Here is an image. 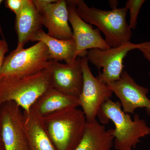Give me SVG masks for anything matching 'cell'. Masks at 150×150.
<instances>
[{
  "mask_svg": "<svg viewBox=\"0 0 150 150\" xmlns=\"http://www.w3.org/2000/svg\"><path fill=\"white\" fill-rule=\"evenodd\" d=\"M97 117L103 125L110 121L114 123L113 146L116 150H132L142 138L150 135V127L145 120L138 114L132 119L123 111L119 101L108 100L101 106Z\"/></svg>",
  "mask_w": 150,
  "mask_h": 150,
  "instance_id": "obj_1",
  "label": "cell"
},
{
  "mask_svg": "<svg viewBox=\"0 0 150 150\" xmlns=\"http://www.w3.org/2000/svg\"><path fill=\"white\" fill-rule=\"evenodd\" d=\"M0 35H2V34H1V32H0Z\"/></svg>",
  "mask_w": 150,
  "mask_h": 150,
  "instance_id": "obj_26",
  "label": "cell"
},
{
  "mask_svg": "<svg viewBox=\"0 0 150 150\" xmlns=\"http://www.w3.org/2000/svg\"><path fill=\"white\" fill-rule=\"evenodd\" d=\"M34 6L39 13L48 5L55 2L56 0H32Z\"/></svg>",
  "mask_w": 150,
  "mask_h": 150,
  "instance_id": "obj_21",
  "label": "cell"
},
{
  "mask_svg": "<svg viewBox=\"0 0 150 150\" xmlns=\"http://www.w3.org/2000/svg\"><path fill=\"white\" fill-rule=\"evenodd\" d=\"M49 61L48 48L41 41L29 48L16 47L4 58L0 78L35 74L46 69Z\"/></svg>",
  "mask_w": 150,
  "mask_h": 150,
  "instance_id": "obj_5",
  "label": "cell"
},
{
  "mask_svg": "<svg viewBox=\"0 0 150 150\" xmlns=\"http://www.w3.org/2000/svg\"><path fill=\"white\" fill-rule=\"evenodd\" d=\"M44 129L56 150H74L85 133L87 122L83 111L71 108L42 117Z\"/></svg>",
  "mask_w": 150,
  "mask_h": 150,
  "instance_id": "obj_4",
  "label": "cell"
},
{
  "mask_svg": "<svg viewBox=\"0 0 150 150\" xmlns=\"http://www.w3.org/2000/svg\"><path fill=\"white\" fill-rule=\"evenodd\" d=\"M109 1L110 6L112 9L117 7L118 2L117 1Z\"/></svg>",
  "mask_w": 150,
  "mask_h": 150,
  "instance_id": "obj_24",
  "label": "cell"
},
{
  "mask_svg": "<svg viewBox=\"0 0 150 150\" xmlns=\"http://www.w3.org/2000/svg\"><path fill=\"white\" fill-rule=\"evenodd\" d=\"M79 106L78 98L65 94L52 88L43 94L30 109L43 117L57 111Z\"/></svg>",
  "mask_w": 150,
  "mask_h": 150,
  "instance_id": "obj_15",
  "label": "cell"
},
{
  "mask_svg": "<svg viewBox=\"0 0 150 150\" xmlns=\"http://www.w3.org/2000/svg\"><path fill=\"white\" fill-rule=\"evenodd\" d=\"M107 85L119 99L124 112L133 114L138 108H144L150 116L149 89L138 84L126 71L123 70L118 81Z\"/></svg>",
  "mask_w": 150,
  "mask_h": 150,
  "instance_id": "obj_9",
  "label": "cell"
},
{
  "mask_svg": "<svg viewBox=\"0 0 150 150\" xmlns=\"http://www.w3.org/2000/svg\"><path fill=\"white\" fill-rule=\"evenodd\" d=\"M79 16L87 23L96 26L104 34L110 48L131 42L132 30L126 21L128 10L125 7L105 11L90 7L83 0H73Z\"/></svg>",
  "mask_w": 150,
  "mask_h": 150,
  "instance_id": "obj_2",
  "label": "cell"
},
{
  "mask_svg": "<svg viewBox=\"0 0 150 150\" xmlns=\"http://www.w3.org/2000/svg\"><path fill=\"white\" fill-rule=\"evenodd\" d=\"M41 16L32 0H25L23 8L16 17L15 28L18 36V48L25 45L42 30Z\"/></svg>",
  "mask_w": 150,
  "mask_h": 150,
  "instance_id": "obj_13",
  "label": "cell"
},
{
  "mask_svg": "<svg viewBox=\"0 0 150 150\" xmlns=\"http://www.w3.org/2000/svg\"><path fill=\"white\" fill-rule=\"evenodd\" d=\"M39 13L42 25L48 30V35L61 40L72 38V30L69 23L67 1L56 0L44 8Z\"/></svg>",
  "mask_w": 150,
  "mask_h": 150,
  "instance_id": "obj_12",
  "label": "cell"
},
{
  "mask_svg": "<svg viewBox=\"0 0 150 150\" xmlns=\"http://www.w3.org/2000/svg\"><path fill=\"white\" fill-rule=\"evenodd\" d=\"M145 1V0H129L126 2L125 7L130 13L129 24L131 30H135L137 28L138 16Z\"/></svg>",
  "mask_w": 150,
  "mask_h": 150,
  "instance_id": "obj_18",
  "label": "cell"
},
{
  "mask_svg": "<svg viewBox=\"0 0 150 150\" xmlns=\"http://www.w3.org/2000/svg\"><path fill=\"white\" fill-rule=\"evenodd\" d=\"M83 74V85L79 97V106L85 115L87 123L96 120L103 105L110 99L113 92L106 84L93 76L89 67L86 56L81 58Z\"/></svg>",
  "mask_w": 150,
  "mask_h": 150,
  "instance_id": "obj_7",
  "label": "cell"
},
{
  "mask_svg": "<svg viewBox=\"0 0 150 150\" xmlns=\"http://www.w3.org/2000/svg\"><path fill=\"white\" fill-rule=\"evenodd\" d=\"M114 139L113 129L107 130L96 119L87 123L83 137L74 150H110Z\"/></svg>",
  "mask_w": 150,
  "mask_h": 150,
  "instance_id": "obj_14",
  "label": "cell"
},
{
  "mask_svg": "<svg viewBox=\"0 0 150 150\" xmlns=\"http://www.w3.org/2000/svg\"><path fill=\"white\" fill-rule=\"evenodd\" d=\"M2 138L5 150H29L23 110L14 102L0 105Z\"/></svg>",
  "mask_w": 150,
  "mask_h": 150,
  "instance_id": "obj_8",
  "label": "cell"
},
{
  "mask_svg": "<svg viewBox=\"0 0 150 150\" xmlns=\"http://www.w3.org/2000/svg\"><path fill=\"white\" fill-rule=\"evenodd\" d=\"M3 1L2 0H0V6H1V4L3 2ZM0 32H1V34H2V35L3 37H4V35H3V33L2 32V30L1 27V24H0Z\"/></svg>",
  "mask_w": 150,
  "mask_h": 150,
  "instance_id": "obj_25",
  "label": "cell"
},
{
  "mask_svg": "<svg viewBox=\"0 0 150 150\" xmlns=\"http://www.w3.org/2000/svg\"><path fill=\"white\" fill-rule=\"evenodd\" d=\"M25 2V0H6L5 4L6 7L13 12L16 16L21 11Z\"/></svg>",
  "mask_w": 150,
  "mask_h": 150,
  "instance_id": "obj_19",
  "label": "cell"
},
{
  "mask_svg": "<svg viewBox=\"0 0 150 150\" xmlns=\"http://www.w3.org/2000/svg\"><path fill=\"white\" fill-rule=\"evenodd\" d=\"M23 115L29 150H56L44 129L42 117L32 109L23 111Z\"/></svg>",
  "mask_w": 150,
  "mask_h": 150,
  "instance_id": "obj_16",
  "label": "cell"
},
{
  "mask_svg": "<svg viewBox=\"0 0 150 150\" xmlns=\"http://www.w3.org/2000/svg\"><path fill=\"white\" fill-rule=\"evenodd\" d=\"M69 11V22L72 28L73 38L76 45V56H86L93 49L101 50L110 48L100 34L98 28L83 20L77 13L73 0L67 1Z\"/></svg>",
  "mask_w": 150,
  "mask_h": 150,
  "instance_id": "obj_10",
  "label": "cell"
},
{
  "mask_svg": "<svg viewBox=\"0 0 150 150\" xmlns=\"http://www.w3.org/2000/svg\"><path fill=\"white\" fill-rule=\"evenodd\" d=\"M139 50L142 52L144 57L150 63V47L148 48H141L139 49ZM149 75L150 77V71L149 72Z\"/></svg>",
  "mask_w": 150,
  "mask_h": 150,
  "instance_id": "obj_22",
  "label": "cell"
},
{
  "mask_svg": "<svg viewBox=\"0 0 150 150\" xmlns=\"http://www.w3.org/2000/svg\"><path fill=\"white\" fill-rule=\"evenodd\" d=\"M81 56L71 64L49 61L46 69L51 74L52 86L62 93L79 98L83 85Z\"/></svg>",
  "mask_w": 150,
  "mask_h": 150,
  "instance_id": "obj_11",
  "label": "cell"
},
{
  "mask_svg": "<svg viewBox=\"0 0 150 150\" xmlns=\"http://www.w3.org/2000/svg\"><path fill=\"white\" fill-rule=\"evenodd\" d=\"M41 41L48 48L49 61H64L67 64H72L78 57L76 56V45L74 38L67 40L56 39L41 30L33 38L32 42Z\"/></svg>",
  "mask_w": 150,
  "mask_h": 150,
  "instance_id": "obj_17",
  "label": "cell"
},
{
  "mask_svg": "<svg viewBox=\"0 0 150 150\" xmlns=\"http://www.w3.org/2000/svg\"><path fill=\"white\" fill-rule=\"evenodd\" d=\"M52 88L51 74L47 69L23 76L0 78V105L12 101L28 112L36 100Z\"/></svg>",
  "mask_w": 150,
  "mask_h": 150,
  "instance_id": "obj_3",
  "label": "cell"
},
{
  "mask_svg": "<svg viewBox=\"0 0 150 150\" xmlns=\"http://www.w3.org/2000/svg\"><path fill=\"white\" fill-rule=\"evenodd\" d=\"M0 150H5L4 144H3L2 138L1 117H0Z\"/></svg>",
  "mask_w": 150,
  "mask_h": 150,
  "instance_id": "obj_23",
  "label": "cell"
},
{
  "mask_svg": "<svg viewBox=\"0 0 150 150\" xmlns=\"http://www.w3.org/2000/svg\"><path fill=\"white\" fill-rule=\"evenodd\" d=\"M150 47V41L134 43L131 42L114 48L105 50L93 49L87 52L86 57L88 62L100 70L98 79L108 84L118 81L123 71V60L130 51L135 49Z\"/></svg>",
  "mask_w": 150,
  "mask_h": 150,
  "instance_id": "obj_6",
  "label": "cell"
},
{
  "mask_svg": "<svg viewBox=\"0 0 150 150\" xmlns=\"http://www.w3.org/2000/svg\"><path fill=\"white\" fill-rule=\"evenodd\" d=\"M8 45L5 39L3 38L0 40V70L4 59L5 55L8 52Z\"/></svg>",
  "mask_w": 150,
  "mask_h": 150,
  "instance_id": "obj_20",
  "label": "cell"
}]
</instances>
